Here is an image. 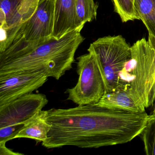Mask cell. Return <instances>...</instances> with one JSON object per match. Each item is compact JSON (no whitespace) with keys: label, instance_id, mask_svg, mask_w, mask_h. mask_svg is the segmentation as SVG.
<instances>
[{"label":"cell","instance_id":"16","mask_svg":"<svg viewBox=\"0 0 155 155\" xmlns=\"http://www.w3.org/2000/svg\"><path fill=\"white\" fill-rule=\"evenodd\" d=\"M114 11L119 15L122 22L137 20L135 13L134 0H112Z\"/></svg>","mask_w":155,"mask_h":155},{"label":"cell","instance_id":"4","mask_svg":"<svg viewBox=\"0 0 155 155\" xmlns=\"http://www.w3.org/2000/svg\"><path fill=\"white\" fill-rule=\"evenodd\" d=\"M87 51L97 59L104 80L105 93L128 88L124 72L131 59V47L122 36L99 38L90 44Z\"/></svg>","mask_w":155,"mask_h":155},{"label":"cell","instance_id":"10","mask_svg":"<svg viewBox=\"0 0 155 155\" xmlns=\"http://www.w3.org/2000/svg\"><path fill=\"white\" fill-rule=\"evenodd\" d=\"M76 3V0H54L53 38L59 40L69 32L82 29L78 23Z\"/></svg>","mask_w":155,"mask_h":155},{"label":"cell","instance_id":"8","mask_svg":"<svg viewBox=\"0 0 155 155\" xmlns=\"http://www.w3.org/2000/svg\"><path fill=\"white\" fill-rule=\"evenodd\" d=\"M43 71H23L0 77V107L32 93L48 81Z\"/></svg>","mask_w":155,"mask_h":155},{"label":"cell","instance_id":"17","mask_svg":"<svg viewBox=\"0 0 155 155\" xmlns=\"http://www.w3.org/2000/svg\"><path fill=\"white\" fill-rule=\"evenodd\" d=\"M24 125H14L0 128V143H6L7 141L15 139Z\"/></svg>","mask_w":155,"mask_h":155},{"label":"cell","instance_id":"19","mask_svg":"<svg viewBox=\"0 0 155 155\" xmlns=\"http://www.w3.org/2000/svg\"><path fill=\"white\" fill-rule=\"evenodd\" d=\"M152 114H153V115H155V107H154V110H153V113H152Z\"/></svg>","mask_w":155,"mask_h":155},{"label":"cell","instance_id":"20","mask_svg":"<svg viewBox=\"0 0 155 155\" xmlns=\"http://www.w3.org/2000/svg\"></svg>","mask_w":155,"mask_h":155},{"label":"cell","instance_id":"7","mask_svg":"<svg viewBox=\"0 0 155 155\" xmlns=\"http://www.w3.org/2000/svg\"><path fill=\"white\" fill-rule=\"evenodd\" d=\"M40 0H0V53L8 48L32 17Z\"/></svg>","mask_w":155,"mask_h":155},{"label":"cell","instance_id":"12","mask_svg":"<svg viewBox=\"0 0 155 155\" xmlns=\"http://www.w3.org/2000/svg\"><path fill=\"white\" fill-rule=\"evenodd\" d=\"M47 110H41L24 123L15 138H26L43 142L47 139L51 126L46 120Z\"/></svg>","mask_w":155,"mask_h":155},{"label":"cell","instance_id":"3","mask_svg":"<svg viewBox=\"0 0 155 155\" xmlns=\"http://www.w3.org/2000/svg\"><path fill=\"white\" fill-rule=\"evenodd\" d=\"M131 58L128 66L131 77L128 91L136 104L145 109L155 103V38L149 35L131 47Z\"/></svg>","mask_w":155,"mask_h":155},{"label":"cell","instance_id":"9","mask_svg":"<svg viewBox=\"0 0 155 155\" xmlns=\"http://www.w3.org/2000/svg\"><path fill=\"white\" fill-rule=\"evenodd\" d=\"M46 95L31 93L0 107V128L24 125L48 104Z\"/></svg>","mask_w":155,"mask_h":155},{"label":"cell","instance_id":"14","mask_svg":"<svg viewBox=\"0 0 155 155\" xmlns=\"http://www.w3.org/2000/svg\"><path fill=\"white\" fill-rule=\"evenodd\" d=\"M98 4L94 0H76V12L79 26L83 29L87 22L96 19Z\"/></svg>","mask_w":155,"mask_h":155},{"label":"cell","instance_id":"18","mask_svg":"<svg viewBox=\"0 0 155 155\" xmlns=\"http://www.w3.org/2000/svg\"><path fill=\"white\" fill-rule=\"evenodd\" d=\"M0 155H22V153L16 152L6 147V143H0Z\"/></svg>","mask_w":155,"mask_h":155},{"label":"cell","instance_id":"15","mask_svg":"<svg viewBox=\"0 0 155 155\" xmlns=\"http://www.w3.org/2000/svg\"><path fill=\"white\" fill-rule=\"evenodd\" d=\"M147 155H155V115L149 116L147 124L140 134Z\"/></svg>","mask_w":155,"mask_h":155},{"label":"cell","instance_id":"13","mask_svg":"<svg viewBox=\"0 0 155 155\" xmlns=\"http://www.w3.org/2000/svg\"><path fill=\"white\" fill-rule=\"evenodd\" d=\"M135 13L146 26L149 35L155 38V0H134Z\"/></svg>","mask_w":155,"mask_h":155},{"label":"cell","instance_id":"2","mask_svg":"<svg viewBox=\"0 0 155 155\" xmlns=\"http://www.w3.org/2000/svg\"><path fill=\"white\" fill-rule=\"evenodd\" d=\"M81 30L59 40L51 38L25 55L0 63V77L23 71H43L58 80L72 68L75 55L84 38Z\"/></svg>","mask_w":155,"mask_h":155},{"label":"cell","instance_id":"5","mask_svg":"<svg viewBox=\"0 0 155 155\" xmlns=\"http://www.w3.org/2000/svg\"><path fill=\"white\" fill-rule=\"evenodd\" d=\"M77 59L78 80L75 87L66 91L67 100L78 105H95L105 93L104 80L97 59L88 52Z\"/></svg>","mask_w":155,"mask_h":155},{"label":"cell","instance_id":"1","mask_svg":"<svg viewBox=\"0 0 155 155\" xmlns=\"http://www.w3.org/2000/svg\"><path fill=\"white\" fill-rule=\"evenodd\" d=\"M145 111L112 110L96 105L47 110L51 129L42 146L92 148L127 143L140 135L149 117Z\"/></svg>","mask_w":155,"mask_h":155},{"label":"cell","instance_id":"6","mask_svg":"<svg viewBox=\"0 0 155 155\" xmlns=\"http://www.w3.org/2000/svg\"><path fill=\"white\" fill-rule=\"evenodd\" d=\"M54 0H40L32 17L24 24L19 36L17 51L22 56L52 38Z\"/></svg>","mask_w":155,"mask_h":155},{"label":"cell","instance_id":"11","mask_svg":"<svg viewBox=\"0 0 155 155\" xmlns=\"http://www.w3.org/2000/svg\"><path fill=\"white\" fill-rule=\"evenodd\" d=\"M95 105L110 109L144 112L130 97L128 88L119 89L111 92H106Z\"/></svg>","mask_w":155,"mask_h":155}]
</instances>
